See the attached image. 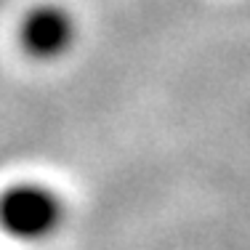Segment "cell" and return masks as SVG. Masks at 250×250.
<instances>
[{"label": "cell", "instance_id": "6da1fadb", "mask_svg": "<svg viewBox=\"0 0 250 250\" xmlns=\"http://www.w3.org/2000/svg\"><path fill=\"white\" fill-rule=\"evenodd\" d=\"M62 205L48 189L40 187H16L3 200V224L11 234L35 240L48 234L59 224Z\"/></svg>", "mask_w": 250, "mask_h": 250}, {"label": "cell", "instance_id": "7a4b0ae2", "mask_svg": "<svg viewBox=\"0 0 250 250\" xmlns=\"http://www.w3.org/2000/svg\"><path fill=\"white\" fill-rule=\"evenodd\" d=\"M75 38V24L62 8H38L27 16L21 29V43L32 56L53 59L69 48Z\"/></svg>", "mask_w": 250, "mask_h": 250}]
</instances>
